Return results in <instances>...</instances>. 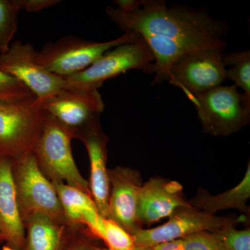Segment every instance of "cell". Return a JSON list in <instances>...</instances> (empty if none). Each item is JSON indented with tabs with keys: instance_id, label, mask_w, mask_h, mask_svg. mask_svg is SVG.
<instances>
[{
	"instance_id": "obj_1",
	"label": "cell",
	"mask_w": 250,
	"mask_h": 250,
	"mask_svg": "<svg viewBox=\"0 0 250 250\" xmlns=\"http://www.w3.org/2000/svg\"><path fill=\"white\" fill-rule=\"evenodd\" d=\"M110 21L125 32L137 33L152 51L154 62L149 73L155 74L152 85L167 81L176 59L195 49L217 48L225 51L223 38L228 27L205 11L172 5L163 0H143L141 9L131 14L107 6Z\"/></svg>"
},
{
	"instance_id": "obj_2",
	"label": "cell",
	"mask_w": 250,
	"mask_h": 250,
	"mask_svg": "<svg viewBox=\"0 0 250 250\" xmlns=\"http://www.w3.org/2000/svg\"><path fill=\"white\" fill-rule=\"evenodd\" d=\"M73 139V131L45 111L31 152L52 184H65L90 195L88 181L80 173L72 155Z\"/></svg>"
},
{
	"instance_id": "obj_3",
	"label": "cell",
	"mask_w": 250,
	"mask_h": 250,
	"mask_svg": "<svg viewBox=\"0 0 250 250\" xmlns=\"http://www.w3.org/2000/svg\"><path fill=\"white\" fill-rule=\"evenodd\" d=\"M186 95L196 108L203 132L227 136L249 123L250 98L240 93L234 85Z\"/></svg>"
},
{
	"instance_id": "obj_4",
	"label": "cell",
	"mask_w": 250,
	"mask_h": 250,
	"mask_svg": "<svg viewBox=\"0 0 250 250\" xmlns=\"http://www.w3.org/2000/svg\"><path fill=\"white\" fill-rule=\"evenodd\" d=\"M141 39L137 33L129 31L118 39L107 42L84 40L73 36L49 42L38 52L36 62L47 71L65 77L84 70L105 52L123 44Z\"/></svg>"
},
{
	"instance_id": "obj_5",
	"label": "cell",
	"mask_w": 250,
	"mask_h": 250,
	"mask_svg": "<svg viewBox=\"0 0 250 250\" xmlns=\"http://www.w3.org/2000/svg\"><path fill=\"white\" fill-rule=\"evenodd\" d=\"M154 56L146 41L123 44L110 49L83 71L62 77L67 90H98L106 80L130 70L149 73Z\"/></svg>"
},
{
	"instance_id": "obj_6",
	"label": "cell",
	"mask_w": 250,
	"mask_h": 250,
	"mask_svg": "<svg viewBox=\"0 0 250 250\" xmlns=\"http://www.w3.org/2000/svg\"><path fill=\"white\" fill-rule=\"evenodd\" d=\"M13 174L22 220L39 212L67 225L57 190L31 151L13 159Z\"/></svg>"
},
{
	"instance_id": "obj_7",
	"label": "cell",
	"mask_w": 250,
	"mask_h": 250,
	"mask_svg": "<svg viewBox=\"0 0 250 250\" xmlns=\"http://www.w3.org/2000/svg\"><path fill=\"white\" fill-rule=\"evenodd\" d=\"M44 113L35 95L0 103V156L15 159L31 151Z\"/></svg>"
},
{
	"instance_id": "obj_8",
	"label": "cell",
	"mask_w": 250,
	"mask_h": 250,
	"mask_svg": "<svg viewBox=\"0 0 250 250\" xmlns=\"http://www.w3.org/2000/svg\"><path fill=\"white\" fill-rule=\"evenodd\" d=\"M223 50L195 49L182 54L169 70L167 82L184 93H202L220 85L225 80Z\"/></svg>"
},
{
	"instance_id": "obj_9",
	"label": "cell",
	"mask_w": 250,
	"mask_h": 250,
	"mask_svg": "<svg viewBox=\"0 0 250 250\" xmlns=\"http://www.w3.org/2000/svg\"><path fill=\"white\" fill-rule=\"evenodd\" d=\"M38 51L29 42L16 41L0 54V70L21 82L41 103L64 88V80L41 66Z\"/></svg>"
},
{
	"instance_id": "obj_10",
	"label": "cell",
	"mask_w": 250,
	"mask_h": 250,
	"mask_svg": "<svg viewBox=\"0 0 250 250\" xmlns=\"http://www.w3.org/2000/svg\"><path fill=\"white\" fill-rule=\"evenodd\" d=\"M169 218L167 223L158 228L138 230L132 235L135 246L152 248L161 243L182 239L199 231L222 229L234 225L237 221L205 213L191 206L177 208Z\"/></svg>"
},
{
	"instance_id": "obj_11",
	"label": "cell",
	"mask_w": 250,
	"mask_h": 250,
	"mask_svg": "<svg viewBox=\"0 0 250 250\" xmlns=\"http://www.w3.org/2000/svg\"><path fill=\"white\" fill-rule=\"evenodd\" d=\"M75 139L83 143L89 157L90 196L100 215L107 218L110 184L107 167L108 136L104 132L100 116L95 117L79 130Z\"/></svg>"
},
{
	"instance_id": "obj_12",
	"label": "cell",
	"mask_w": 250,
	"mask_h": 250,
	"mask_svg": "<svg viewBox=\"0 0 250 250\" xmlns=\"http://www.w3.org/2000/svg\"><path fill=\"white\" fill-rule=\"evenodd\" d=\"M110 184L108 220L114 222L132 236L141 229L138 222L139 192L142 178L139 171L118 166L108 169Z\"/></svg>"
},
{
	"instance_id": "obj_13",
	"label": "cell",
	"mask_w": 250,
	"mask_h": 250,
	"mask_svg": "<svg viewBox=\"0 0 250 250\" xmlns=\"http://www.w3.org/2000/svg\"><path fill=\"white\" fill-rule=\"evenodd\" d=\"M42 108L75 134L104 109L98 90L62 89L44 101Z\"/></svg>"
},
{
	"instance_id": "obj_14",
	"label": "cell",
	"mask_w": 250,
	"mask_h": 250,
	"mask_svg": "<svg viewBox=\"0 0 250 250\" xmlns=\"http://www.w3.org/2000/svg\"><path fill=\"white\" fill-rule=\"evenodd\" d=\"M182 185L175 181L152 177L143 184L139 192L137 218L140 226L151 225L170 217L180 207H190L182 192Z\"/></svg>"
},
{
	"instance_id": "obj_15",
	"label": "cell",
	"mask_w": 250,
	"mask_h": 250,
	"mask_svg": "<svg viewBox=\"0 0 250 250\" xmlns=\"http://www.w3.org/2000/svg\"><path fill=\"white\" fill-rule=\"evenodd\" d=\"M0 232L6 245L22 250L25 230L15 186L13 159L0 156Z\"/></svg>"
},
{
	"instance_id": "obj_16",
	"label": "cell",
	"mask_w": 250,
	"mask_h": 250,
	"mask_svg": "<svg viewBox=\"0 0 250 250\" xmlns=\"http://www.w3.org/2000/svg\"><path fill=\"white\" fill-rule=\"evenodd\" d=\"M67 226L83 227L95 238L103 237L104 219L99 213L91 196L65 184H53Z\"/></svg>"
},
{
	"instance_id": "obj_17",
	"label": "cell",
	"mask_w": 250,
	"mask_h": 250,
	"mask_svg": "<svg viewBox=\"0 0 250 250\" xmlns=\"http://www.w3.org/2000/svg\"><path fill=\"white\" fill-rule=\"evenodd\" d=\"M25 238L22 250H59L67 225L44 213L23 218Z\"/></svg>"
},
{
	"instance_id": "obj_18",
	"label": "cell",
	"mask_w": 250,
	"mask_h": 250,
	"mask_svg": "<svg viewBox=\"0 0 250 250\" xmlns=\"http://www.w3.org/2000/svg\"><path fill=\"white\" fill-rule=\"evenodd\" d=\"M250 197V166L248 168L244 177L236 187L227 190L223 193L211 195L208 192L199 191L196 196L189 205L197 210L205 213L214 215L219 210L237 208L246 210V202Z\"/></svg>"
},
{
	"instance_id": "obj_19",
	"label": "cell",
	"mask_w": 250,
	"mask_h": 250,
	"mask_svg": "<svg viewBox=\"0 0 250 250\" xmlns=\"http://www.w3.org/2000/svg\"><path fill=\"white\" fill-rule=\"evenodd\" d=\"M225 80L234 82L236 87L244 90L245 95L250 98V50L224 54Z\"/></svg>"
},
{
	"instance_id": "obj_20",
	"label": "cell",
	"mask_w": 250,
	"mask_h": 250,
	"mask_svg": "<svg viewBox=\"0 0 250 250\" xmlns=\"http://www.w3.org/2000/svg\"><path fill=\"white\" fill-rule=\"evenodd\" d=\"M21 10V0H0V54L9 49L17 31L18 17Z\"/></svg>"
},
{
	"instance_id": "obj_21",
	"label": "cell",
	"mask_w": 250,
	"mask_h": 250,
	"mask_svg": "<svg viewBox=\"0 0 250 250\" xmlns=\"http://www.w3.org/2000/svg\"><path fill=\"white\" fill-rule=\"evenodd\" d=\"M93 238L83 227L66 226L59 250H108L99 247Z\"/></svg>"
},
{
	"instance_id": "obj_22",
	"label": "cell",
	"mask_w": 250,
	"mask_h": 250,
	"mask_svg": "<svg viewBox=\"0 0 250 250\" xmlns=\"http://www.w3.org/2000/svg\"><path fill=\"white\" fill-rule=\"evenodd\" d=\"M108 250H131L134 248L133 236L108 219H104V229L101 238Z\"/></svg>"
},
{
	"instance_id": "obj_23",
	"label": "cell",
	"mask_w": 250,
	"mask_h": 250,
	"mask_svg": "<svg viewBox=\"0 0 250 250\" xmlns=\"http://www.w3.org/2000/svg\"><path fill=\"white\" fill-rule=\"evenodd\" d=\"M21 82L0 70V103H11L33 96Z\"/></svg>"
},
{
	"instance_id": "obj_24",
	"label": "cell",
	"mask_w": 250,
	"mask_h": 250,
	"mask_svg": "<svg viewBox=\"0 0 250 250\" xmlns=\"http://www.w3.org/2000/svg\"><path fill=\"white\" fill-rule=\"evenodd\" d=\"M227 250H250V230H238L233 225L213 231Z\"/></svg>"
},
{
	"instance_id": "obj_25",
	"label": "cell",
	"mask_w": 250,
	"mask_h": 250,
	"mask_svg": "<svg viewBox=\"0 0 250 250\" xmlns=\"http://www.w3.org/2000/svg\"><path fill=\"white\" fill-rule=\"evenodd\" d=\"M184 250H227L213 231H202L182 238Z\"/></svg>"
},
{
	"instance_id": "obj_26",
	"label": "cell",
	"mask_w": 250,
	"mask_h": 250,
	"mask_svg": "<svg viewBox=\"0 0 250 250\" xmlns=\"http://www.w3.org/2000/svg\"><path fill=\"white\" fill-rule=\"evenodd\" d=\"M61 1L59 0H21V4L22 10H25L27 12L35 13L52 7Z\"/></svg>"
},
{
	"instance_id": "obj_27",
	"label": "cell",
	"mask_w": 250,
	"mask_h": 250,
	"mask_svg": "<svg viewBox=\"0 0 250 250\" xmlns=\"http://www.w3.org/2000/svg\"><path fill=\"white\" fill-rule=\"evenodd\" d=\"M116 8L123 12L131 14L141 9L143 0H116Z\"/></svg>"
},
{
	"instance_id": "obj_28",
	"label": "cell",
	"mask_w": 250,
	"mask_h": 250,
	"mask_svg": "<svg viewBox=\"0 0 250 250\" xmlns=\"http://www.w3.org/2000/svg\"><path fill=\"white\" fill-rule=\"evenodd\" d=\"M151 250H184L182 239L161 243L150 248Z\"/></svg>"
},
{
	"instance_id": "obj_29",
	"label": "cell",
	"mask_w": 250,
	"mask_h": 250,
	"mask_svg": "<svg viewBox=\"0 0 250 250\" xmlns=\"http://www.w3.org/2000/svg\"><path fill=\"white\" fill-rule=\"evenodd\" d=\"M151 250L150 248H139V247L135 246L132 250Z\"/></svg>"
},
{
	"instance_id": "obj_30",
	"label": "cell",
	"mask_w": 250,
	"mask_h": 250,
	"mask_svg": "<svg viewBox=\"0 0 250 250\" xmlns=\"http://www.w3.org/2000/svg\"><path fill=\"white\" fill-rule=\"evenodd\" d=\"M1 250H16L11 248V247L7 246V245H5V246L2 247Z\"/></svg>"
},
{
	"instance_id": "obj_31",
	"label": "cell",
	"mask_w": 250,
	"mask_h": 250,
	"mask_svg": "<svg viewBox=\"0 0 250 250\" xmlns=\"http://www.w3.org/2000/svg\"><path fill=\"white\" fill-rule=\"evenodd\" d=\"M2 242H4V238H3L2 235H1V232H0V243H2Z\"/></svg>"
}]
</instances>
